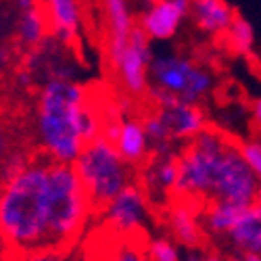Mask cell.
<instances>
[{
	"label": "cell",
	"instance_id": "obj_1",
	"mask_svg": "<svg viewBox=\"0 0 261 261\" xmlns=\"http://www.w3.org/2000/svg\"><path fill=\"white\" fill-rule=\"evenodd\" d=\"M102 136V117L80 82H44L36 102V140L50 163L73 165L86 144Z\"/></svg>",
	"mask_w": 261,
	"mask_h": 261
},
{
	"label": "cell",
	"instance_id": "obj_2",
	"mask_svg": "<svg viewBox=\"0 0 261 261\" xmlns=\"http://www.w3.org/2000/svg\"><path fill=\"white\" fill-rule=\"evenodd\" d=\"M48 165L34 163L19 178L0 186V241L19 257L48 245Z\"/></svg>",
	"mask_w": 261,
	"mask_h": 261
},
{
	"label": "cell",
	"instance_id": "obj_3",
	"mask_svg": "<svg viewBox=\"0 0 261 261\" xmlns=\"http://www.w3.org/2000/svg\"><path fill=\"white\" fill-rule=\"evenodd\" d=\"M96 207L77 171L67 163L48 165V245L67 249L82 236Z\"/></svg>",
	"mask_w": 261,
	"mask_h": 261
},
{
	"label": "cell",
	"instance_id": "obj_4",
	"mask_svg": "<svg viewBox=\"0 0 261 261\" xmlns=\"http://www.w3.org/2000/svg\"><path fill=\"white\" fill-rule=\"evenodd\" d=\"M73 167L96 209H102L121 190L134 184V167L123 161L115 144L105 136H98L86 144Z\"/></svg>",
	"mask_w": 261,
	"mask_h": 261
},
{
	"label": "cell",
	"instance_id": "obj_5",
	"mask_svg": "<svg viewBox=\"0 0 261 261\" xmlns=\"http://www.w3.org/2000/svg\"><path fill=\"white\" fill-rule=\"evenodd\" d=\"M150 86L165 90L186 105H199L215 86L213 73L176 53H159L150 63Z\"/></svg>",
	"mask_w": 261,
	"mask_h": 261
},
{
	"label": "cell",
	"instance_id": "obj_6",
	"mask_svg": "<svg viewBox=\"0 0 261 261\" xmlns=\"http://www.w3.org/2000/svg\"><path fill=\"white\" fill-rule=\"evenodd\" d=\"M226 138L207 127L201 136H197L184 153L178 157L180 161V180L176 186V194L182 199H201L213 194V182L220 157L226 150Z\"/></svg>",
	"mask_w": 261,
	"mask_h": 261
},
{
	"label": "cell",
	"instance_id": "obj_7",
	"mask_svg": "<svg viewBox=\"0 0 261 261\" xmlns=\"http://www.w3.org/2000/svg\"><path fill=\"white\" fill-rule=\"evenodd\" d=\"M259 186L261 180L243 159L241 148L228 144L220 157V163H217L211 199L228 201L243 209H249L255 205Z\"/></svg>",
	"mask_w": 261,
	"mask_h": 261
},
{
	"label": "cell",
	"instance_id": "obj_8",
	"mask_svg": "<svg viewBox=\"0 0 261 261\" xmlns=\"http://www.w3.org/2000/svg\"><path fill=\"white\" fill-rule=\"evenodd\" d=\"M153 48H150L148 36L136 25L129 44L123 50L119 63L113 67L119 88L132 98L148 94L150 88V63H153Z\"/></svg>",
	"mask_w": 261,
	"mask_h": 261
},
{
	"label": "cell",
	"instance_id": "obj_9",
	"mask_svg": "<svg viewBox=\"0 0 261 261\" xmlns=\"http://www.w3.org/2000/svg\"><path fill=\"white\" fill-rule=\"evenodd\" d=\"M148 217V197L140 184H129L117 197L102 207V222L119 236L140 232Z\"/></svg>",
	"mask_w": 261,
	"mask_h": 261
},
{
	"label": "cell",
	"instance_id": "obj_10",
	"mask_svg": "<svg viewBox=\"0 0 261 261\" xmlns=\"http://www.w3.org/2000/svg\"><path fill=\"white\" fill-rule=\"evenodd\" d=\"M192 3L188 0H155L144 5L138 15V28L148 36V40L167 42L176 36L190 15Z\"/></svg>",
	"mask_w": 261,
	"mask_h": 261
},
{
	"label": "cell",
	"instance_id": "obj_11",
	"mask_svg": "<svg viewBox=\"0 0 261 261\" xmlns=\"http://www.w3.org/2000/svg\"><path fill=\"white\" fill-rule=\"evenodd\" d=\"M102 15H105V34H107L105 53L109 67L113 69L129 44V38H132L138 25V17L134 15L132 7L125 0H107L102 5Z\"/></svg>",
	"mask_w": 261,
	"mask_h": 261
},
{
	"label": "cell",
	"instance_id": "obj_12",
	"mask_svg": "<svg viewBox=\"0 0 261 261\" xmlns=\"http://www.w3.org/2000/svg\"><path fill=\"white\" fill-rule=\"evenodd\" d=\"M44 13L48 19V34L59 44L69 46L82 32V5L75 0H48Z\"/></svg>",
	"mask_w": 261,
	"mask_h": 261
},
{
	"label": "cell",
	"instance_id": "obj_13",
	"mask_svg": "<svg viewBox=\"0 0 261 261\" xmlns=\"http://www.w3.org/2000/svg\"><path fill=\"white\" fill-rule=\"evenodd\" d=\"M15 44L28 53L40 48L48 40V19L44 13V5L34 3V7L19 11L15 21Z\"/></svg>",
	"mask_w": 261,
	"mask_h": 261
},
{
	"label": "cell",
	"instance_id": "obj_14",
	"mask_svg": "<svg viewBox=\"0 0 261 261\" xmlns=\"http://www.w3.org/2000/svg\"><path fill=\"white\" fill-rule=\"evenodd\" d=\"M163 113L173 140H194L207 129V115L199 105L178 102L169 109H157Z\"/></svg>",
	"mask_w": 261,
	"mask_h": 261
},
{
	"label": "cell",
	"instance_id": "obj_15",
	"mask_svg": "<svg viewBox=\"0 0 261 261\" xmlns=\"http://www.w3.org/2000/svg\"><path fill=\"white\" fill-rule=\"evenodd\" d=\"M190 15L203 34L207 36H224L232 28L236 11L226 0H194Z\"/></svg>",
	"mask_w": 261,
	"mask_h": 261
},
{
	"label": "cell",
	"instance_id": "obj_16",
	"mask_svg": "<svg viewBox=\"0 0 261 261\" xmlns=\"http://www.w3.org/2000/svg\"><path fill=\"white\" fill-rule=\"evenodd\" d=\"M113 144L117 148V153L123 157V161L132 167L142 165L150 155V148H153L146 136L142 119H136V117H127L121 121L119 134Z\"/></svg>",
	"mask_w": 261,
	"mask_h": 261
},
{
	"label": "cell",
	"instance_id": "obj_17",
	"mask_svg": "<svg viewBox=\"0 0 261 261\" xmlns=\"http://www.w3.org/2000/svg\"><path fill=\"white\" fill-rule=\"evenodd\" d=\"M167 226H169L171 236L176 238V243L188 247L190 251H194L203 243V230L199 224V215L194 211V207H190L186 201H178L169 207Z\"/></svg>",
	"mask_w": 261,
	"mask_h": 261
},
{
	"label": "cell",
	"instance_id": "obj_18",
	"mask_svg": "<svg viewBox=\"0 0 261 261\" xmlns=\"http://www.w3.org/2000/svg\"><path fill=\"white\" fill-rule=\"evenodd\" d=\"M180 180V161L173 153L157 155L153 163H148L146 173H144V186L142 190L146 192V197L150 194H167L176 192Z\"/></svg>",
	"mask_w": 261,
	"mask_h": 261
},
{
	"label": "cell",
	"instance_id": "obj_19",
	"mask_svg": "<svg viewBox=\"0 0 261 261\" xmlns=\"http://www.w3.org/2000/svg\"><path fill=\"white\" fill-rule=\"evenodd\" d=\"M228 238L243 255H261V209L257 205L245 209Z\"/></svg>",
	"mask_w": 261,
	"mask_h": 261
},
{
	"label": "cell",
	"instance_id": "obj_20",
	"mask_svg": "<svg viewBox=\"0 0 261 261\" xmlns=\"http://www.w3.org/2000/svg\"><path fill=\"white\" fill-rule=\"evenodd\" d=\"M243 207H238L228 201H213L209 209L205 211V228L211 234H230L238 217L243 215Z\"/></svg>",
	"mask_w": 261,
	"mask_h": 261
},
{
	"label": "cell",
	"instance_id": "obj_21",
	"mask_svg": "<svg viewBox=\"0 0 261 261\" xmlns=\"http://www.w3.org/2000/svg\"><path fill=\"white\" fill-rule=\"evenodd\" d=\"M34 159H36L34 153H30L28 148L15 146V148L11 150V155L5 159L3 167H0V186L7 184V182H11V180H15V178H19L21 173H23V171L34 163Z\"/></svg>",
	"mask_w": 261,
	"mask_h": 261
},
{
	"label": "cell",
	"instance_id": "obj_22",
	"mask_svg": "<svg viewBox=\"0 0 261 261\" xmlns=\"http://www.w3.org/2000/svg\"><path fill=\"white\" fill-rule=\"evenodd\" d=\"M228 44L236 50V53H251V48L255 46V30L251 25V21L245 19L243 15H236L232 28L226 34Z\"/></svg>",
	"mask_w": 261,
	"mask_h": 261
},
{
	"label": "cell",
	"instance_id": "obj_23",
	"mask_svg": "<svg viewBox=\"0 0 261 261\" xmlns=\"http://www.w3.org/2000/svg\"><path fill=\"white\" fill-rule=\"evenodd\" d=\"M146 257L148 261H182L178 245L169 238H153L146 245Z\"/></svg>",
	"mask_w": 261,
	"mask_h": 261
},
{
	"label": "cell",
	"instance_id": "obj_24",
	"mask_svg": "<svg viewBox=\"0 0 261 261\" xmlns=\"http://www.w3.org/2000/svg\"><path fill=\"white\" fill-rule=\"evenodd\" d=\"M17 261H77L69 249H42L36 253L21 255Z\"/></svg>",
	"mask_w": 261,
	"mask_h": 261
},
{
	"label": "cell",
	"instance_id": "obj_25",
	"mask_svg": "<svg viewBox=\"0 0 261 261\" xmlns=\"http://www.w3.org/2000/svg\"><path fill=\"white\" fill-rule=\"evenodd\" d=\"M107 261H148V257H146V251H142L138 245L125 241L113 249V253L109 255Z\"/></svg>",
	"mask_w": 261,
	"mask_h": 261
},
{
	"label": "cell",
	"instance_id": "obj_26",
	"mask_svg": "<svg viewBox=\"0 0 261 261\" xmlns=\"http://www.w3.org/2000/svg\"><path fill=\"white\" fill-rule=\"evenodd\" d=\"M241 155L261 180V140H255V138L245 140L241 144Z\"/></svg>",
	"mask_w": 261,
	"mask_h": 261
},
{
	"label": "cell",
	"instance_id": "obj_27",
	"mask_svg": "<svg viewBox=\"0 0 261 261\" xmlns=\"http://www.w3.org/2000/svg\"><path fill=\"white\" fill-rule=\"evenodd\" d=\"M13 136H11V129L7 125V121L0 117V167H3L5 159L11 155V150H13Z\"/></svg>",
	"mask_w": 261,
	"mask_h": 261
},
{
	"label": "cell",
	"instance_id": "obj_28",
	"mask_svg": "<svg viewBox=\"0 0 261 261\" xmlns=\"http://www.w3.org/2000/svg\"><path fill=\"white\" fill-rule=\"evenodd\" d=\"M13 57H15L13 46L9 44V42H0V69L9 67V65L13 63Z\"/></svg>",
	"mask_w": 261,
	"mask_h": 261
},
{
	"label": "cell",
	"instance_id": "obj_29",
	"mask_svg": "<svg viewBox=\"0 0 261 261\" xmlns=\"http://www.w3.org/2000/svg\"><path fill=\"white\" fill-rule=\"evenodd\" d=\"M253 121L257 125H261V96L255 98V102H253Z\"/></svg>",
	"mask_w": 261,
	"mask_h": 261
},
{
	"label": "cell",
	"instance_id": "obj_30",
	"mask_svg": "<svg viewBox=\"0 0 261 261\" xmlns=\"http://www.w3.org/2000/svg\"><path fill=\"white\" fill-rule=\"evenodd\" d=\"M182 261H207V257L205 255H201L199 251H188L186 255H184V259Z\"/></svg>",
	"mask_w": 261,
	"mask_h": 261
},
{
	"label": "cell",
	"instance_id": "obj_31",
	"mask_svg": "<svg viewBox=\"0 0 261 261\" xmlns=\"http://www.w3.org/2000/svg\"><path fill=\"white\" fill-rule=\"evenodd\" d=\"M243 261H261V255H243Z\"/></svg>",
	"mask_w": 261,
	"mask_h": 261
},
{
	"label": "cell",
	"instance_id": "obj_32",
	"mask_svg": "<svg viewBox=\"0 0 261 261\" xmlns=\"http://www.w3.org/2000/svg\"><path fill=\"white\" fill-rule=\"evenodd\" d=\"M207 261H224L220 255H207Z\"/></svg>",
	"mask_w": 261,
	"mask_h": 261
},
{
	"label": "cell",
	"instance_id": "obj_33",
	"mask_svg": "<svg viewBox=\"0 0 261 261\" xmlns=\"http://www.w3.org/2000/svg\"><path fill=\"white\" fill-rule=\"evenodd\" d=\"M255 205L261 209V186H259V192H257V199H255Z\"/></svg>",
	"mask_w": 261,
	"mask_h": 261
},
{
	"label": "cell",
	"instance_id": "obj_34",
	"mask_svg": "<svg viewBox=\"0 0 261 261\" xmlns=\"http://www.w3.org/2000/svg\"><path fill=\"white\" fill-rule=\"evenodd\" d=\"M230 261H234V259H230Z\"/></svg>",
	"mask_w": 261,
	"mask_h": 261
}]
</instances>
